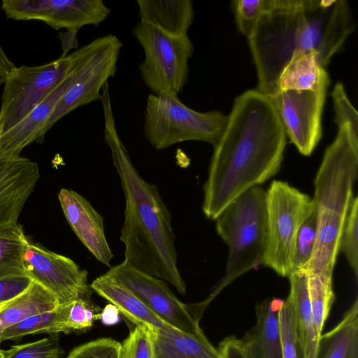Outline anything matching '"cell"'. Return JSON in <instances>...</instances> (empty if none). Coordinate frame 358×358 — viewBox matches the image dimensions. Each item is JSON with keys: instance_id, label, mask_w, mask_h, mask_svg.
Here are the masks:
<instances>
[{"instance_id": "13", "label": "cell", "mask_w": 358, "mask_h": 358, "mask_svg": "<svg viewBox=\"0 0 358 358\" xmlns=\"http://www.w3.org/2000/svg\"><path fill=\"white\" fill-rule=\"evenodd\" d=\"M7 18L38 20L55 29L78 31L85 25L99 26L110 9L101 0H3Z\"/></svg>"}, {"instance_id": "7", "label": "cell", "mask_w": 358, "mask_h": 358, "mask_svg": "<svg viewBox=\"0 0 358 358\" xmlns=\"http://www.w3.org/2000/svg\"><path fill=\"white\" fill-rule=\"evenodd\" d=\"M132 34L144 52L139 73L154 94L178 96L189 78V61L194 45L187 35H173L143 21L134 27Z\"/></svg>"}, {"instance_id": "26", "label": "cell", "mask_w": 358, "mask_h": 358, "mask_svg": "<svg viewBox=\"0 0 358 358\" xmlns=\"http://www.w3.org/2000/svg\"><path fill=\"white\" fill-rule=\"evenodd\" d=\"M330 78L315 53L293 59L283 71L279 81L280 90L317 91L328 87Z\"/></svg>"}, {"instance_id": "17", "label": "cell", "mask_w": 358, "mask_h": 358, "mask_svg": "<svg viewBox=\"0 0 358 358\" xmlns=\"http://www.w3.org/2000/svg\"><path fill=\"white\" fill-rule=\"evenodd\" d=\"M58 198L68 223L80 241L98 261L110 266L113 254L100 214L86 199L72 189H61Z\"/></svg>"}, {"instance_id": "42", "label": "cell", "mask_w": 358, "mask_h": 358, "mask_svg": "<svg viewBox=\"0 0 358 358\" xmlns=\"http://www.w3.org/2000/svg\"><path fill=\"white\" fill-rule=\"evenodd\" d=\"M77 32L78 31L76 30H69L66 33H61L59 35L63 48L62 57L66 56L67 52L70 49L78 48Z\"/></svg>"}, {"instance_id": "19", "label": "cell", "mask_w": 358, "mask_h": 358, "mask_svg": "<svg viewBox=\"0 0 358 358\" xmlns=\"http://www.w3.org/2000/svg\"><path fill=\"white\" fill-rule=\"evenodd\" d=\"M283 301L272 298L256 306V323L241 339L248 358H282L279 313Z\"/></svg>"}, {"instance_id": "12", "label": "cell", "mask_w": 358, "mask_h": 358, "mask_svg": "<svg viewBox=\"0 0 358 358\" xmlns=\"http://www.w3.org/2000/svg\"><path fill=\"white\" fill-rule=\"evenodd\" d=\"M134 293L168 325L189 334L203 332L190 305L182 303L166 282L122 262L106 273Z\"/></svg>"}, {"instance_id": "33", "label": "cell", "mask_w": 358, "mask_h": 358, "mask_svg": "<svg viewBox=\"0 0 358 358\" xmlns=\"http://www.w3.org/2000/svg\"><path fill=\"white\" fill-rule=\"evenodd\" d=\"M282 358H302L292 306L283 301L279 313Z\"/></svg>"}, {"instance_id": "4", "label": "cell", "mask_w": 358, "mask_h": 358, "mask_svg": "<svg viewBox=\"0 0 358 358\" xmlns=\"http://www.w3.org/2000/svg\"><path fill=\"white\" fill-rule=\"evenodd\" d=\"M306 20V0H265L264 10L249 38L257 75V90L272 97L293 59Z\"/></svg>"}, {"instance_id": "23", "label": "cell", "mask_w": 358, "mask_h": 358, "mask_svg": "<svg viewBox=\"0 0 358 358\" xmlns=\"http://www.w3.org/2000/svg\"><path fill=\"white\" fill-rule=\"evenodd\" d=\"M155 358H219L204 333L189 334L171 326L152 330Z\"/></svg>"}, {"instance_id": "38", "label": "cell", "mask_w": 358, "mask_h": 358, "mask_svg": "<svg viewBox=\"0 0 358 358\" xmlns=\"http://www.w3.org/2000/svg\"><path fill=\"white\" fill-rule=\"evenodd\" d=\"M120 349L117 341L102 338L75 348L66 358H121Z\"/></svg>"}, {"instance_id": "18", "label": "cell", "mask_w": 358, "mask_h": 358, "mask_svg": "<svg viewBox=\"0 0 358 358\" xmlns=\"http://www.w3.org/2000/svg\"><path fill=\"white\" fill-rule=\"evenodd\" d=\"M39 178L37 163L28 158L0 162V227L17 223Z\"/></svg>"}, {"instance_id": "45", "label": "cell", "mask_w": 358, "mask_h": 358, "mask_svg": "<svg viewBox=\"0 0 358 358\" xmlns=\"http://www.w3.org/2000/svg\"><path fill=\"white\" fill-rule=\"evenodd\" d=\"M3 331V327L0 325V343L2 342V339H1V335H2V332Z\"/></svg>"}, {"instance_id": "25", "label": "cell", "mask_w": 358, "mask_h": 358, "mask_svg": "<svg viewBox=\"0 0 358 358\" xmlns=\"http://www.w3.org/2000/svg\"><path fill=\"white\" fill-rule=\"evenodd\" d=\"M358 345V301L331 330L321 334L315 358H349Z\"/></svg>"}, {"instance_id": "11", "label": "cell", "mask_w": 358, "mask_h": 358, "mask_svg": "<svg viewBox=\"0 0 358 358\" xmlns=\"http://www.w3.org/2000/svg\"><path fill=\"white\" fill-rule=\"evenodd\" d=\"M354 28L347 1L308 0L306 20L293 59L313 52L319 64L325 68Z\"/></svg>"}, {"instance_id": "14", "label": "cell", "mask_w": 358, "mask_h": 358, "mask_svg": "<svg viewBox=\"0 0 358 358\" xmlns=\"http://www.w3.org/2000/svg\"><path fill=\"white\" fill-rule=\"evenodd\" d=\"M328 87L280 90L270 97L286 135L299 152L311 155L322 137V114Z\"/></svg>"}, {"instance_id": "39", "label": "cell", "mask_w": 358, "mask_h": 358, "mask_svg": "<svg viewBox=\"0 0 358 358\" xmlns=\"http://www.w3.org/2000/svg\"><path fill=\"white\" fill-rule=\"evenodd\" d=\"M32 282L28 275L0 278V308L23 293Z\"/></svg>"}, {"instance_id": "22", "label": "cell", "mask_w": 358, "mask_h": 358, "mask_svg": "<svg viewBox=\"0 0 358 358\" xmlns=\"http://www.w3.org/2000/svg\"><path fill=\"white\" fill-rule=\"evenodd\" d=\"M140 20L173 35H187L194 11L191 0H137Z\"/></svg>"}, {"instance_id": "15", "label": "cell", "mask_w": 358, "mask_h": 358, "mask_svg": "<svg viewBox=\"0 0 358 358\" xmlns=\"http://www.w3.org/2000/svg\"><path fill=\"white\" fill-rule=\"evenodd\" d=\"M27 274L51 292L59 306L67 305L92 289L87 272L70 258L30 242L24 253Z\"/></svg>"}, {"instance_id": "30", "label": "cell", "mask_w": 358, "mask_h": 358, "mask_svg": "<svg viewBox=\"0 0 358 358\" xmlns=\"http://www.w3.org/2000/svg\"><path fill=\"white\" fill-rule=\"evenodd\" d=\"M91 290L67 304L65 332L86 330L101 317L99 308L91 300Z\"/></svg>"}, {"instance_id": "16", "label": "cell", "mask_w": 358, "mask_h": 358, "mask_svg": "<svg viewBox=\"0 0 358 358\" xmlns=\"http://www.w3.org/2000/svg\"><path fill=\"white\" fill-rule=\"evenodd\" d=\"M70 67L61 82L18 124L0 135V162L20 157L34 141L43 140V129L57 104L76 80L79 69L78 50L71 54Z\"/></svg>"}, {"instance_id": "6", "label": "cell", "mask_w": 358, "mask_h": 358, "mask_svg": "<svg viewBox=\"0 0 358 358\" xmlns=\"http://www.w3.org/2000/svg\"><path fill=\"white\" fill-rule=\"evenodd\" d=\"M228 115L219 110L199 112L184 104L178 96L150 94L144 110L143 133L157 150L176 143L196 141L213 147L220 141Z\"/></svg>"}, {"instance_id": "3", "label": "cell", "mask_w": 358, "mask_h": 358, "mask_svg": "<svg viewBox=\"0 0 358 358\" xmlns=\"http://www.w3.org/2000/svg\"><path fill=\"white\" fill-rule=\"evenodd\" d=\"M358 173V134L349 125L338 127L326 148L314 180L317 236L307 273L332 280L343 227Z\"/></svg>"}, {"instance_id": "44", "label": "cell", "mask_w": 358, "mask_h": 358, "mask_svg": "<svg viewBox=\"0 0 358 358\" xmlns=\"http://www.w3.org/2000/svg\"><path fill=\"white\" fill-rule=\"evenodd\" d=\"M0 358H5V350L0 349Z\"/></svg>"}, {"instance_id": "20", "label": "cell", "mask_w": 358, "mask_h": 358, "mask_svg": "<svg viewBox=\"0 0 358 358\" xmlns=\"http://www.w3.org/2000/svg\"><path fill=\"white\" fill-rule=\"evenodd\" d=\"M306 269L294 271L287 276L290 284L287 300L292 306L302 358H315L319 339L307 286Z\"/></svg>"}, {"instance_id": "43", "label": "cell", "mask_w": 358, "mask_h": 358, "mask_svg": "<svg viewBox=\"0 0 358 358\" xmlns=\"http://www.w3.org/2000/svg\"><path fill=\"white\" fill-rule=\"evenodd\" d=\"M349 358H358V345L354 347Z\"/></svg>"}, {"instance_id": "36", "label": "cell", "mask_w": 358, "mask_h": 358, "mask_svg": "<svg viewBox=\"0 0 358 358\" xmlns=\"http://www.w3.org/2000/svg\"><path fill=\"white\" fill-rule=\"evenodd\" d=\"M232 3L238 29L248 39L264 10L265 0H235Z\"/></svg>"}, {"instance_id": "32", "label": "cell", "mask_w": 358, "mask_h": 358, "mask_svg": "<svg viewBox=\"0 0 358 358\" xmlns=\"http://www.w3.org/2000/svg\"><path fill=\"white\" fill-rule=\"evenodd\" d=\"M358 198L353 196L342 229L339 251H341L356 278L358 276Z\"/></svg>"}, {"instance_id": "41", "label": "cell", "mask_w": 358, "mask_h": 358, "mask_svg": "<svg viewBox=\"0 0 358 358\" xmlns=\"http://www.w3.org/2000/svg\"><path fill=\"white\" fill-rule=\"evenodd\" d=\"M15 68V64L8 58L0 45V85L4 84Z\"/></svg>"}, {"instance_id": "37", "label": "cell", "mask_w": 358, "mask_h": 358, "mask_svg": "<svg viewBox=\"0 0 358 358\" xmlns=\"http://www.w3.org/2000/svg\"><path fill=\"white\" fill-rule=\"evenodd\" d=\"M331 94L335 112L334 121L338 127L349 125L358 134V114L347 95L343 84L337 83Z\"/></svg>"}, {"instance_id": "27", "label": "cell", "mask_w": 358, "mask_h": 358, "mask_svg": "<svg viewBox=\"0 0 358 358\" xmlns=\"http://www.w3.org/2000/svg\"><path fill=\"white\" fill-rule=\"evenodd\" d=\"M29 241L18 223L0 227V278L27 275L24 253Z\"/></svg>"}, {"instance_id": "35", "label": "cell", "mask_w": 358, "mask_h": 358, "mask_svg": "<svg viewBox=\"0 0 358 358\" xmlns=\"http://www.w3.org/2000/svg\"><path fill=\"white\" fill-rule=\"evenodd\" d=\"M62 354L59 339L52 336L13 346L5 350V358H62Z\"/></svg>"}, {"instance_id": "21", "label": "cell", "mask_w": 358, "mask_h": 358, "mask_svg": "<svg viewBox=\"0 0 358 358\" xmlns=\"http://www.w3.org/2000/svg\"><path fill=\"white\" fill-rule=\"evenodd\" d=\"M90 287L99 295L110 302L136 326L151 329H164L169 326L153 313L134 293L106 273L96 278Z\"/></svg>"}, {"instance_id": "2", "label": "cell", "mask_w": 358, "mask_h": 358, "mask_svg": "<svg viewBox=\"0 0 358 358\" xmlns=\"http://www.w3.org/2000/svg\"><path fill=\"white\" fill-rule=\"evenodd\" d=\"M104 139L125 198L120 241L124 245L123 262L169 282L182 294L186 284L177 266L175 234L171 213L157 187L146 182L133 165L115 126L108 94L101 96Z\"/></svg>"}, {"instance_id": "29", "label": "cell", "mask_w": 358, "mask_h": 358, "mask_svg": "<svg viewBox=\"0 0 358 358\" xmlns=\"http://www.w3.org/2000/svg\"><path fill=\"white\" fill-rule=\"evenodd\" d=\"M307 274L308 292L315 328L317 334L321 336L335 300L332 281L313 273H307Z\"/></svg>"}, {"instance_id": "10", "label": "cell", "mask_w": 358, "mask_h": 358, "mask_svg": "<svg viewBox=\"0 0 358 358\" xmlns=\"http://www.w3.org/2000/svg\"><path fill=\"white\" fill-rule=\"evenodd\" d=\"M71 55L37 66L16 67L4 83L0 109V135L22 121L61 82Z\"/></svg>"}, {"instance_id": "40", "label": "cell", "mask_w": 358, "mask_h": 358, "mask_svg": "<svg viewBox=\"0 0 358 358\" xmlns=\"http://www.w3.org/2000/svg\"><path fill=\"white\" fill-rule=\"evenodd\" d=\"M217 349L219 352V358H248L241 339H238L234 336L224 338Z\"/></svg>"}, {"instance_id": "31", "label": "cell", "mask_w": 358, "mask_h": 358, "mask_svg": "<svg viewBox=\"0 0 358 358\" xmlns=\"http://www.w3.org/2000/svg\"><path fill=\"white\" fill-rule=\"evenodd\" d=\"M317 236V213L315 206L301 225L296 235L292 271L306 269L310 260Z\"/></svg>"}, {"instance_id": "8", "label": "cell", "mask_w": 358, "mask_h": 358, "mask_svg": "<svg viewBox=\"0 0 358 358\" xmlns=\"http://www.w3.org/2000/svg\"><path fill=\"white\" fill-rule=\"evenodd\" d=\"M266 241L263 266L282 277L292 271L296 238L315 208L308 195L275 180L266 192Z\"/></svg>"}, {"instance_id": "1", "label": "cell", "mask_w": 358, "mask_h": 358, "mask_svg": "<svg viewBox=\"0 0 358 358\" xmlns=\"http://www.w3.org/2000/svg\"><path fill=\"white\" fill-rule=\"evenodd\" d=\"M287 135L270 97L250 90L234 100L225 129L214 146L202 209L215 220L247 189L280 170Z\"/></svg>"}, {"instance_id": "5", "label": "cell", "mask_w": 358, "mask_h": 358, "mask_svg": "<svg viewBox=\"0 0 358 358\" xmlns=\"http://www.w3.org/2000/svg\"><path fill=\"white\" fill-rule=\"evenodd\" d=\"M218 235L228 246L225 275L217 289L263 266L266 241V191L252 187L231 201L215 218Z\"/></svg>"}, {"instance_id": "9", "label": "cell", "mask_w": 358, "mask_h": 358, "mask_svg": "<svg viewBox=\"0 0 358 358\" xmlns=\"http://www.w3.org/2000/svg\"><path fill=\"white\" fill-rule=\"evenodd\" d=\"M122 43L113 34L96 38L78 49L77 77L57 104L43 129L46 132L62 117L73 110L100 100L101 90L115 76Z\"/></svg>"}, {"instance_id": "34", "label": "cell", "mask_w": 358, "mask_h": 358, "mask_svg": "<svg viewBox=\"0 0 358 358\" xmlns=\"http://www.w3.org/2000/svg\"><path fill=\"white\" fill-rule=\"evenodd\" d=\"M152 330L136 325L121 343V358H155V347Z\"/></svg>"}, {"instance_id": "24", "label": "cell", "mask_w": 358, "mask_h": 358, "mask_svg": "<svg viewBox=\"0 0 358 358\" xmlns=\"http://www.w3.org/2000/svg\"><path fill=\"white\" fill-rule=\"evenodd\" d=\"M57 298L41 285L32 284L20 295L0 308V325L4 329L27 317L59 307Z\"/></svg>"}, {"instance_id": "28", "label": "cell", "mask_w": 358, "mask_h": 358, "mask_svg": "<svg viewBox=\"0 0 358 358\" xmlns=\"http://www.w3.org/2000/svg\"><path fill=\"white\" fill-rule=\"evenodd\" d=\"M67 305L56 309L24 319L5 328L2 332V341L17 339L29 334L38 333L65 332Z\"/></svg>"}]
</instances>
